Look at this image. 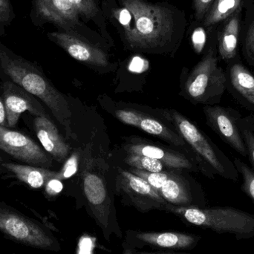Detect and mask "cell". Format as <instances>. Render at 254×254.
I'll use <instances>...</instances> for the list:
<instances>
[{
  "label": "cell",
  "mask_w": 254,
  "mask_h": 254,
  "mask_svg": "<svg viewBox=\"0 0 254 254\" xmlns=\"http://www.w3.org/2000/svg\"><path fill=\"white\" fill-rule=\"evenodd\" d=\"M131 11L135 22L131 52L173 56L186 32V13L170 3L147 0H118Z\"/></svg>",
  "instance_id": "obj_1"
},
{
  "label": "cell",
  "mask_w": 254,
  "mask_h": 254,
  "mask_svg": "<svg viewBox=\"0 0 254 254\" xmlns=\"http://www.w3.org/2000/svg\"><path fill=\"white\" fill-rule=\"evenodd\" d=\"M0 71L10 80L41 100L64 128L66 138L77 140L72 128V113L66 97L55 87L37 65L13 53L0 43Z\"/></svg>",
  "instance_id": "obj_2"
},
{
  "label": "cell",
  "mask_w": 254,
  "mask_h": 254,
  "mask_svg": "<svg viewBox=\"0 0 254 254\" xmlns=\"http://www.w3.org/2000/svg\"><path fill=\"white\" fill-rule=\"evenodd\" d=\"M80 176L83 193L88 206L104 237L110 240L112 234L122 237V231L116 220L114 206L107 185V165L101 158L91 155L90 151L83 152L80 163Z\"/></svg>",
  "instance_id": "obj_3"
},
{
  "label": "cell",
  "mask_w": 254,
  "mask_h": 254,
  "mask_svg": "<svg viewBox=\"0 0 254 254\" xmlns=\"http://www.w3.org/2000/svg\"><path fill=\"white\" fill-rule=\"evenodd\" d=\"M165 210L194 226L219 234H233L237 240L254 237V215L234 207L175 206L168 203Z\"/></svg>",
  "instance_id": "obj_4"
},
{
  "label": "cell",
  "mask_w": 254,
  "mask_h": 254,
  "mask_svg": "<svg viewBox=\"0 0 254 254\" xmlns=\"http://www.w3.org/2000/svg\"><path fill=\"white\" fill-rule=\"evenodd\" d=\"M36 26L51 23L58 31L77 34L103 47H110L102 36L87 26L70 0H32L30 13Z\"/></svg>",
  "instance_id": "obj_5"
},
{
  "label": "cell",
  "mask_w": 254,
  "mask_h": 254,
  "mask_svg": "<svg viewBox=\"0 0 254 254\" xmlns=\"http://www.w3.org/2000/svg\"><path fill=\"white\" fill-rule=\"evenodd\" d=\"M0 232L18 244L58 252L61 245L46 225L0 201Z\"/></svg>",
  "instance_id": "obj_6"
},
{
  "label": "cell",
  "mask_w": 254,
  "mask_h": 254,
  "mask_svg": "<svg viewBox=\"0 0 254 254\" xmlns=\"http://www.w3.org/2000/svg\"><path fill=\"white\" fill-rule=\"evenodd\" d=\"M226 77L214 52L210 49L187 77L183 91L192 102L210 104L226 89Z\"/></svg>",
  "instance_id": "obj_7"
},
{
  "label": "cell",
  "mask_w": 254,
  "mask_h": 254,
  "mask_svg": "<svg viewBox=\"0 0 254 254\" xmlns=\"http://www.w3.org/2000/svg\"><path fill=\"white\" fill-rule=\"evenodd\" d=\"M160 113L174 127L176 131L203 161L208 164L217 174L233 179L227 170L223 157L221 156L198 127L176 110H161Z\"/></svg>",
  "instance_id": "obj_8"
},
{
  "label": "cell",
  "mask_w": 254,
  "mask_h": 254,
  "mask_svg": "<svg viewBox=\"0 0 254 254\" xmlns=\"http://www.w3.org/2000/svg\"><path fill=\"white\" fill-rule=\"evenodd\" d=\"M47 37L64 49L71 58L98 71L110 70L114 66L108 49L92 43L77 34L64 31H53Z\"/></svg>",
  "instance_id": "obj_9"
},
{
  "label": "cell",
  "mask_w": 254,
  "mask_h": 254,
  "mask_svg": "<svg viewBox=\"0 0 254 254\" xmlns=\"http://www.w3.org/2000/svg\"><path fill=\"white\" fill-rule=\"evenodd\" d=\"M116 188L127 204L142 213L165 210L168 203L146 182L130 171L118 169Z\"/></svg>",
  "instance_id": "obj_10"
},
{
  "label": "cell",
  "mask_w": 254,
  "mask_h": 254,
  "mask_svg": "<svg viewBox=\"0 0 254 254\" xmlns=\"http://www.w3.org/2000/svg\"><path fill=\"white\" fill-rule=\"evenodd\" d=\"M0 149L28 165L50 169L53 158L31 137L0 126Z\"/></svg>",
  "instance_id": "obj_11"
},
{
  "label": "cell",
  "mask_w": 254,
  "mask_h": 254,
  "mask_svg": "<svg viewBox=\"0 0 254 254\" xmlns=\"http://www.w3.org/2000/svg\"><path fill=\"white\" fill-rule=\"evenodd\" d=\"M1 97L5 107L8 128L16 127L19 117L25 112H28L34 117H49L36 97L12 80L3 83Z\"/></svg>",
  "instance_id": "obj_12"
},
{
  "label": "cell",
  "mask_w": 254,
  "mask_h": 254,
  "mask_svg": "<svg viewBox=\"0 0 254 254\" xmlns=\"http://www.w3.org/2000/svg\"><path fill=\"white\" fill-rule=\"evenodd\" d=\"M113 116L123 124L136 127L148 134L160 137L175 146H185L186 142L180 134L150 115L135 109L119 107L112 110Z\"/></svg>",
  "instance_id": "obj_13"
},
{
  "label": "cell",
  "mask_w": 254,
  "mask_h": 254,
  "mask_svg": "<svg viewBox=\"0 0 254 254\" xmlns=\"http://www.w3.org/2000/svg\"><path fill=\"white\" fill-rule=\"evenodd\" d=\"M128 238L131 244L149 246L166 250H191L198 245L201 236L181 232H143L129 231Z\"/></svg>",
  "instance_id": "obj_14"
},
{
  "label": "cell",
  "mask_w": 254,
  "mask_h": 254,
  "mask_svg": "<svg viewBox=\"0 0 254 254\" xmlns=\"http://www.w3.org/2000/svg\"><path fill=\"white\" fill-rule=\"evenodd\" d=\"M204 113L209 126L239 153L247 156L248 150L244 139L242 137L238 125L232 115L226 109L218 106H207L204 107Z\"/></svg>",
  "instance_id": "obj_15"
},
{
  "label": "cell",
  "mask_w": 254,
  "mask_h": 254,
  "mask_svg": "<svg viewBox=\"0 0 254 254\" xmlns=\"http://www.w3.org/2000/svg\"><path fill=\"white\" fill-rule=\"evenodd\" d=\"M33 127L43 149L58 162L66 161L71 148L50 118H34Z\"/></svg>",
  "instance_id": "obj_16"
},
{
  "label": "cell",
  "mask_w": 254,
  "mask_h": 254,
  "mask_svg": "<svg viewBox=\"0 0 254 254\" xmlns=\"http://www.w3.org/2000/svg\"><path fill=\"white\" fill-rule=\"evenodd\" d=\"M101 8L106 20L116 28L127 50H132L135 39V22L128 8L118 0H103Z\"/></svg>",
  "instance_id": "obj_17"
},
{
  "label": "cell",
  "mask_w": 254,
  "mask_h": 254,
  "mask_svg": "<svg viewBox=\"0 0 254 254\" xmlns=\"http://www.w3.org/2000/svg\"><path fill=\"white\" fill-rule=\"evenodd\" d=\"M125 149L127 153L139 154L158 160L170 170H193L192 162L185 155L170 149L140 142L128 143Z\"/></svg>",
  "instance_id": "obj_18"
},
{
  "label": "cell",
  "mask_w": 254,
  "mask_h": 254,
  "mask_svg": "<svg viewBox=\"0 0 254 254\" xmlns=\"http://www.w3.org/2000/svg\"><path fill=\"white\" fill-rule=\"evenodd\" d=\"M241 11L236 12L232 16L222 22V28L218 33L219 52L225 61L234 59L237 55L240 38Z\"/></svg>",
  "instance_id": "obj_19"
},
{
  "label": "cell",
  "mask_w": 254,
  "mask_h": 254,
  "mask_svg": "<svg viewBox=\"0 0 254 254\" xmlns=\"http://www.w3.org/2000/svg\"><path fill=\"white\" fill-rule=\"evenodd\" d=\"M3 168L10 172L13 176L33 189L44 188L48 181L55 178L57 172L44 167H35L28 164L3 162Z\"/></svg>",
  "instance_id": "obj_20"
},
{
  "label": "cell",
  "mask_w": 254,
  "mask_h": 254,
  "mask_svg": "<svg viewBox=\"0 0 254 254\" xmlns=\"http://www.w3.org/2000/svg\"><path fill=\"white\" fill-rule=\"evenodd\" d=\"M158 194L169 204L175 206H196L189 184L180 175L172 170L170 177Z\"/></svg>",
  "instance_id": "obj_21"
},
{
  "label": "cell",
  "mask_w": 254,
  "mask_h": 254,
  "mask_svg": "<svg viewBox=\"0 0 254 254\" xmlns=\"http://www.w3.org/2000/svg\"><path fill=\"white\" fill-rule=\"evenodd\" d=\"M75 7L84 23L92 22L97 27L100 34L110 44L114 46V42L107 30V22L103 13L101 4L98 0H70Z\"/></svg>",
  "instance_id": "obj_22"
},
{
  "label": "cell",
  "mask_w": 254,
  "mask_h": 254,
  "mask_svg": "<svg viewBox=\"0 0 254 254\" xmlns=\"http://www.w3.org/2000/svg\"><path fill=\"white\" fill-rule=\"evenodd\" d=\"M243 4L244 0H215L201 23L206 28L221 23L236 12L243 10Z\"/></svg>",
  "instance_id": "obj_23"
},
{
  "label": "cell",
  "mask_w": 254,
  "mask_h": 254,
  "mask_svg": "<svg viewBox=\"0 0 254 254\" xmlns=\"http://www.w3.org/2000/svg\"><path fill=\"white\" fill-rule=\"evenodd\" d=\"M230 77L234 89L254 105V77L242 64H236L230 70Z\"/></svg>",
  "instance_id": "obj_24"
},
{
  "label": "cell",
  "mask_w": 254,
  "mask_h": 254,
  "mask_svg": "<svg viewBox=\"0 0 254 254\" xmlns=\"http://www.w3.org/2000/svg\"><path fill=\"white\" fill-rule=\"evenodd\" d=\"M125 162L130 166L131 168L138 169L152 173H160L166 171L167 169H168L165 164L161 161L139 154L127 153Z\"/></svg>",
  "instance_id": "obj_25"
},
{
  "label": "cell",
  "mask_w": 254,
  "mask_h": 254,
  "mask_svg": "<svg viewBox=\"0 0 254 254\" xmlns=\"http://www.w3.org/2000/svg\"><path fill=\"white\" fill-rule=\"evenodd\" d=\"M172 170H171L170 171L166 170V171L160 172V173H152V172L144 171V170H138V169L131 168L129 171L146 181L158 193L163 185L165 184L167 179L170 177Z\"/></svg>",
  "instance_id": "obj_26"
},
{
  "label": "cell",
  "mask_w": 254,
  "mask_h": 254,
  "mask_svg": "<svg viewBox=\"0 0 254 254\" xmlns=\"http://www.w3.org/2000/svg\"><path fill=\"white\" fill-rule=\"evenodd\" d=\"M83 152V151L80 149H76L71 154V156L67 158L61 171L57 172L55 178L63 181L69 179L71 176H74L80 168Z\"/></svg>",
  "instance_id": "obj_27"
},
{
  "label": "cell",
  "mask_w": 254,
  "mask_h": 254,
  "mask_svg": "<svg viewBox=\"0 0 254 254\" xmlns=\"http://www.w3.org/2000/svg\"><path fill=\"white\" fill-rule=\"evenodd\" d=\"M234 163L240 173L243 175L242 190L254 202V173L240 159L235 158Z\"/></svg>",
  "instance_id": "obj_28"
},
{
  "label": "cell",
  "mask_w": 254,
  "mask_h": 254,
  "mask_svg": "<svg viewBox=\"0 0 254 254\" xmlns=\"http://www.w3.org/2000/svg\"><path fill=\"white\" fill-rule=\"evenodd\" d=\"M16 17L11 0H0V37L6 35V30Z\"/></svg>",
  "instance_id": "obj_29"
},
{
  "label": "cell",
  "mask_w": 254,
  "mask_h": 254,
  "mask_svg": "<svg viewBox=\"0 0 254 254\" xmlns=\"http://www.w3.org/2000/svg\"><path fill=\"white\" fill-rule=\"evenodd\" d=\"M244 52L247 61L254 65V19L251 22L246 33Z\"/></svg>",
  "instance_id": "obj_30"
},
{
  "label": "cell",
  "mask_w": 254,
  "mask_h": 254,
  "mask_svg": "<svg viewBox=\"0 0 254 254\" xmlns=\"http://www.w3.org/2000/svg\"><path fill=\"white\" fill-rule=\"evenodd\" d=\"M214 1L215 0H192L194 17L197 22H202L206 13H207Z\"/></svg>",
  "instance_id": "obj_31"
},
{
  "label": "cell",
  "mask_w": 254,
  "mask_h": 254,
  "mask_svg": "<svg viewBox=\"0 0 254 254\" xmlns=\"http://www.w3.org/2000/svg\"><path fill=\"white\" fill-rule=\"evenodd\" d=\"M45 193L49 197H54L61 193L63 190L64 185L62 182L56 178H52L50 180L48 181L44 187Z\"/></svg>",
  "instance_id": "obj_32"
},
{
  "label": "cell",
  "mask_w": 254,
  "mask_h": 254,
  "mask_svg": "<svg viewBox=\"0 0 254 254\" xmlns=\"http://www.w3.org/2000/svg\"><path fill=\"white\" fill-rule=\"evenodd\" d=\"M243 134L244 136V141L247 148L248 155L250 156L251 160L254 165V134L250 129H245Z\"/></svg>",
  "instance_id": "obj_33"
},
{
  "label": "cell",
  "mask_w": 254,
  "mask_h": 254,
  "mask_svg": "<svg viewBox=\"0 0 254 254\" xmlns=\"http://www.w3.org/2000/svg\"><path fill=\"white\" fill-rule=\"evenodd\" d=\"M0 126L7 127V115L1 95H0Z\"/></svg>",
  "instance_id": "obj_34"
},
{
  "label": "cell",
  "mask_w": 254,
  "mask_h": 254,
  "mask_svg": "<svg viewBox=\"0 0 254 254\" xmlns=\"http://www.w3.org/2000/svg\"><path fill=\"white\" fill-rule=\"evenodd\" d=\"M135 254H175V253H148V252H140Z\"/></svg>",
  "instance_id": "obj_35"
},
{
  "label": "cell",
  "mask_w": 254,
  "mask_h": 254,
  "mask_svg": "<svg viewBox=\"0 0 254 254\" xmlns=\"http://www.w3.org/2000/svg\"><path fill=\"white\" fill-rule=\"evenodd\" d=\"M3 162H4V161H3V160L1 159V157H0V175L2 174V173H4V170H5L2 167Z\"/></svg>",
  "instance_id": "obj_36"
},
{
  "label": "cell",
  "mask_w": 254,
  "mask_h": 254,
  "mask_svg": "<svg viewBox=\"0 0 254 254\" xmlns=\"http://www.w3.org/2000/svg\"><path fill=\"white\" fill-rule=\"evenodd\" d=\"M123 254H135L134 253L131 249H126L124 251Z\"/></svg>",
  "instance_id": "obj_37"
}]
</instances>
